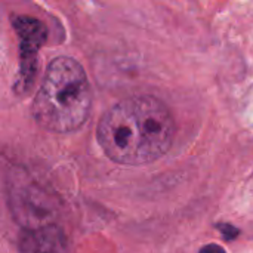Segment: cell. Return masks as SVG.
<instances>
[{"label":"cell","instance_id":"cell-1","mask_svg":"<svg viewBox=\"0 0 253 253\" xmlns=\"http://www.w3.org/2000/svg\"><path fill=\"white\" fill-rule=\"evenodd\" d=\"M175 130V120L163 101L151 95H135L119 101L102 114L96 141L111 162L141 166L169 151Z\"/></svg>","mask_w":253,"mask_h":253},{"label":"cell","instance_id":"cell-2","mask_svg":"<svg viewBox=\"0 0 253 253\" xmlns=\"http://www.w3.org/2000/svg\"><path fill=\"white\" fill-rule=\"evenodd\" d=\"M92 86L83 65L73 56L53 58L31 104L34 122L52 133L79 130L89 119Z\"/></svg>","mask_w":253,"mask_h":253},{"label":"cell","instance_id":"cell-3","mask_svg":"<svg viewBox=\"0 0 253 253\" xmlns=\"http://www.w3.org/2000/svg\"><path fill=\"white\" fill-rule=\"evenodd\" d=\"M6 194L10 213L22 230L58 224L62 211L59 197L30 172L13 169L7 178Z\"/></svg>","mask_w":253,"mask_h":253},{"label":"cell","instance_id":"cell-4","mask_svg":"<svg viewBox=\"0 0 253 253\" xmlns=\"http://www.w3.org/2000/svg\"><path fill=\"white\" fill-rule=\"evenodd\" d=\"M12 27L19 43V74L16 87L19 92H27L37 73V55L40 47L47 40L46 25L30 15H12Z\"/></svg>","mask_w":253,"mask_h":253},{"label":"cell","instance_id":"cell-5","mask_svg":"<svg viewBox=\"0 0 253 253\" xmlns=\"http://www.w3.org/2000/svg\"><path fill=\"white\" fill-rule=\"evenodd\" d=\"M19 253H68V239L55 224L36 230H22L18 239Z\"/></svg>","mask_w":253,"mask_h":253},{"label":"cell","instance_id":"cell-6","mask_svg":"<svg viewBox=\"0 0 253 253\" xmlns=\"http://www.w3.org/2000/svg\"><path fill=\"white\" fill-rule=\"evenodd\" d=\"M216 230H219L225 240H234L240 234V230L231 224H216Z\"/></svg>","mask_w":253,"mask_h":253},{"label":"cell","instance_id":"cell-7","mask_svg":"<svg viewBox=\"0 0 253 253\" xmlns=\"http://www.w3.org/2000/svg\"><path fill=\"white\" fill-rule=\"evenodd\" d=\"M199 253H227L219 245H208V246H203L202 249H200V252Z\"/></svg>","mask_w":253,"mask_h":253}]
</instances>
